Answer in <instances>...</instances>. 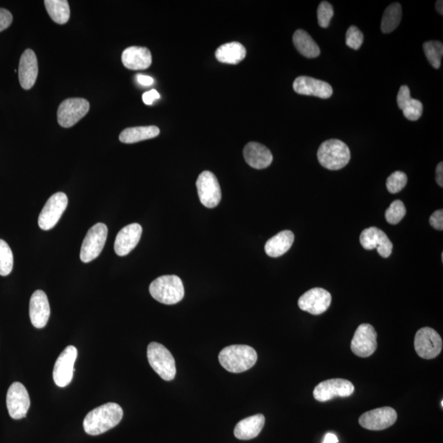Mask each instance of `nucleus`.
Here are the masks:
<instances>
[{
  "label": "nucleus",
  "mask_w": 443,
  "mask_h": 443,
  "mask_svg": "<svg viewBox=\"0 0 443 443\" xmlns=\"http://www.w3.org/2000/svg\"><path fill=\"white\" fill-rule=\"evenodd\" d=\"M149 293L158 302L175 305L185 294L181 278L176 275H164L156 278L149 288Z\"/></svg>",
  "instance_id": "3"
},
{
  "label": "nucleus",
  "mask_w": 443,
  "mask_h": 443,
  "mask_svg": "<svg viewBox=\"0 0 443 443\" xmlns=\"http://www.w3.org/2000/svg\"><path fill=\"white\" fill-rule=\"evenodd\" d=\"M415 349L425 360L435 359L442 350V340L435 330L429 327L420 328L415 337Z\"/></svg>",
  "instance_id": "8"
},
{
  "label": "nucleus",
  "mask_w": 443,
  "mask_h": 443,
  "mask_svg": "<svg viewBox=\"0 0 443 443\" xmlns=\"http://www.w3.org/2000/svg\"><path fill=\"white\" fill-rule=\"evenodd\" d=\"M122 62L130 70H145L151 65V53L146 47H129L122 54Z\"/></svg>",
  "instance_id": "23"
},
{
  "label": "nucleus",
  "mask_w": 443,
  "mask_h": 443,
  "mask_svg": "<svg viewBox=\"0 0 443 443\" xmlns=\"http://www.w3.org/2000/svg\"><path fill=\"white\" fill-rule=\"evenodd\" d=\"M68 204L66 194L58 192L49 199L38 218L39 227L42 230H51L61 220Z\"/></svg>",
  "instance_id": "7"
},
{
  "label": "nucleus",
  "mask_w": 443,
  "mask_h": 443,
  "mask_svg": "<svg viewBox=\"0 0 443 443\" xmlns=\"http://www.w3.org/2000/svg\"><path fill=\"white\" fill-rule=\"evenodd\" d=\"M402 16L400 4L394 3L388 6L382 15L381 30L383 33H391L397 29L401 23Z\"/></svg>",
  "instance_id": "30"
},
{
  "label": "nucleus",
  "mask_w": 443,
  "mask_h": 443,
  "mask_svg": "<svg viewBox=\"0 0 443 443\" xmlns=\"http://www.w3.org/2000/svg\"><path fill=\"white\" fill-rule=\"evenodd\" d=\"M397 413L392 407L378 408L364 413L359 419L361 427L368 430L380 431L395 424Z\"/></svg>",
  "instance_id": "15"
},
{
  "label": "nucleus",
  "mask_w": 443,
  "mask_h": 443,
  "mask_svg": "<svg viewBox=\"0 0 443 443\" xmlns=\"http://www.w3.org/2000/svg\"><path fill=\"white\" fill-rule=\"evenodd\" d=\"M142 234V227L139 223H132L124 227L118 233L114 242V251L119 256H125L137 246Z\"/></svg>",
  "instance_id": "20"
},
{
  "label": "nucleus",
  "mask_w": 443,
  "mask_h": 443,
  "mask_svg": "<svg viewBox=\"0 0 443 443\" xmlns=\"http://www.w3.org/2000/svg\"><path fill=\"white\" fill-rule=\"evenodd\" d=\"M6 403L8 414L13 420L23 419L31 406L27 388L21 382H13L8 388Z\"/></svg>",
  "instance_id": "12"
},
{
  "label": "nucleus",
  "mask_w": 443,
  "mask_h": 443,
  "mask_svg": "<svg viewBox=\"0 0 443 443\" xmlns=\"http://www.w3.org/2000/svg\"><path fill=\"white\" fill-rule=\"evenodd\" d=\"M77 358V349L73 346L67 347L59 355L53 372L54 381L58 387H65L70 385Z\"/></svg>",
  "instance_id": "11"
},
{
  "label": "nucleus",
  "mask_w": 443,
  "mask_h": 443,
  "mask_svg": "<svg viewBox=\"0 0 443 443\" xmlns=\"http://www.w3.org/2000/svg\"><path fill=\"white\" fill-rule=\"evenodd\" d=\"M246 162L256 169H265L271 166L273 154L270 149L262 144L250 142L243 149Z\"/></svg>",
  "instance_id": "22"
},
{
  "label": "nucleus",
  "mask_w": 443,
  "mask_h": 443,
  "mask_svg": "<svg viewBox=\"0 0 443 443\" xmlns=\"http://www.w3.org/2000/svg\"><path fill=\"white\" fill-rule=\"evenodd\" d=\"M89 111V103L82 98H70L61 103L58 109V122L63 127H72Z\"/></svg>",
  "instance_id": "9"
},
{
  "label": "nucleus",
  "mask_w": 443,
  "mask_h": 443,
  "mask_svg": "<svg viewBox=\"0 0 443 443\" xmlns=\"http://www.w3.org/2000/svg\"><path fill=\"white\" fill-rule=\"evenodd\" d=\"M293 44L304 57L315 58L320 56V49L313 38L304 30H297L293 35Z\"/></svg>",
  "instance_id": "27"
},
{
  "label": "nucleus",
  "mask_w": 443,
  "mask_h": 443,
  "mask_svg": "<svg viewBox=\"0 0 443 443\" xmlns=\"http://www.w3.org/2000/svg\"><path fill=\"white\" fill-rule=\"evenodd\" d=\"M363 42H364V35L359 28L356 26L348 28L346 34V44L348 47L358 51L361 47Z\"/></svg>",
  "instance_id": "36"
},
{
  "label": "nucleus",
  "mask_w": 443,
  "mask_h": 443,
  "mask_svg": "<svg viewBox=\"0 0 443 443\" xmlns=\"http://www.w3.org/2000/svg\"><path fill=\"white\" fill-rule=\"evenodd\" d=\"M159 128L156 126L129 127L119 135V140L125 144H134L157 137Z\"/></svg>",
  "instance_id": "28"
},
{
  "label": "nucleus",
  "mask_w": 443,
  "mask_h": 443,
  "mask_svg": "<svg viewBox=\"0 0 443 443\" xmlns=\"http://www.w3.org/2000/svg\"><path fill=\"white\" fill-rule=\"evenodd\" d=\"M294 240L295 236L292 232L282 231L266 242V252L268 256L273 258L282 256L290 250Z\"/></svg>",
  "instance_id": "25"
},
{
  "label": "nucleus",
  "mask_w": 443,
  "mask_h": 443,
  "mask_svg": "<svg viewBox=\"0 0 443 443\" xmlns=\"http://www.w3.org/2000/svg\"><path fill=\"white\" fill-rule=\"evenodd\" d=\"M29 313L35 327L43 328L46 326L51 316V306L44 292L37 290L33 293L30 300Z\"/></svg>",
  "instance_id": "19"
},
{
  "label": "nucleus",
  "mask_w": 443,
  "mask_h": 443,
  "mask_svg": "<svg viewBox=\"0 0 443 443\" xmlns=\"http://www.w3.org/2000/svg\"><path fill=\"white\" fill-rule=\"evenodd\" d=\"M411 91L407 86H401L397 94V104L400 109L405 108L406 104L411 99Z\"/></svg>",
  "instance_id": "38"
},
{
  "label": "nucleus",
  "mask_w": 443,
  "mask_h": 443,
  "mask_svg": "<svg viewBox=\"0 0 443 443\" xmlns=\"http://www.w3.org/2000/svg\"><path fill=\"white\" fill-rule=\"evenodd\" d=\"M159 98H161V94L156 89H151V91L144 93L142 96L143 101L147 106H151L153 102Z\"/></svg>",
  "instance_id": "41"
},
{
  "label": "nucleus",
  "mask_w": 443,
  "mask_h": 443,
  "mask_svg": "<svg viewBox=\"0 0 443 443\" xmlns=\"http://www.w3.org/2000/svg\"><path fill=\"white\" fill-rule=\"evenodd\" d=\"M199 198L206 208H216L220 203L222 192L220 183L215 174L205 171L200 174L196 182Z\"/></svg>",
  "instance_id": "10"
},
{
  "label": "nucleus",
  "mask_w": 443,
  "mask_h": 443,
  "mask_svg": "<svg viewBox=\"0 0 443 443\" xmlns=\"http://www.w3.org/2000/svg\"><path fill=\"white\" fill-rule=\"evenodd\" d=\"M377 332L369 323H363L357 327L351 341V351L357 356L366 358L372 356L377 349Z\"/></svg>",
  "instance_id": "14"
},
{
  "label": "nucleus",
  "mask_w": 443,
  "mask_h": 443,
  "mask_svg": "<svg viewBox=\"0 0 443 443\" xmlns=\"http://www.w3.org/2000/svg\"><path fill=\"white\" fill-rule=\"evenodd\" d=\"M218 360L228 372L239 373L251 369L256 365L258 355L251 347L233 345L224 348L218 356Z\"/></svg>",
  "instance_id": "2"
},
{
  "label": "nucleus",
  "mask_w": 443,
  "mask_h": 443,
  "mask_svg": "<svg viewBox=\"0 0 443 443\" xmlns=\"http://www.w3.org/2000/svg\"><path fill=\"white\" fill-rule=\"evenodd\" d=\"M108 237V227L102 223H96L88 231L82 242L80 258L83 263L92 262L101 255Z\"/></svg>",
  "instance_id": "6"
},
{
  "label": "nucleus",
  "mask_w": 443,
  "mask_h": 443,
  "mask_svg": "<svg viewBox=\"0 0 443 443\" xmlns=\"http://www.w3.org/2000/svg\"><path fill=\"white\" fill-rule=\"evenodd\" d=\"M147 358L152 369L163 380L171 381L176 376L175 360L166 347L158 342L149 343L147 347Z\"/></svg>",
  "instance_id": "5"
},
{
  "label": "nucleus",
  "mask_w": 443,
  "mask_h": 443,
  "mask_svg": "<svg viewBox=\"0 0 443 443\" xmlns=\"http://www.w3.org/2000/svg\"><path fill=\"white\" fill-rule=\"evenodd\" d=\"M406 213V208L404 203L399 200L394 201L386 211V220L388 223L395 225V224L399 223L402 220Z\"/></svg>",
  "instance_id": "33"
},
{
  "label": "nucleus",
  "mask_w": 443,
  "mask_h": 443,
  "mask_svg": "<svg viewBox=\"0 0 443 443\" xmlns=\"http://www.w3.org/2000/svg\"><path fill=\"white\" fill-rule=\"evenodd\" d=\"M430 225L437 229V230H443V211L439 210L435 211L430 216Z\"/></svg>",
  "instance_id": "40"
},
{
  "label": "nucleus",
  "mask_w": 443,
  "mask_h": 443,
  "mask_svg": "<svg viewBox=\"0 0 443 443\" xmlns=\"http://www.w3.org/2000/svg\"><path fill=\"white\" fill-rule=\"evenodd\" d=\"M247 56V49L241 43L231 42L223 44L216 52L218 61L227 64H237Z\"/></svg>",
  "instance_id": "26"
},
{
  "label": "nucleus",
  "mask_w": 443,
  "mask_h": 443,
  "mask_svg": "<svg viewBox=\"0 0 443 443\" xmlns=\"http://www.w3.org/2000/svg\"><path fill=\"white\" fill-rule=\"evenodd\" d=\"M137 76L138 82L142 85V86L149 87L154 83V79L151 77L142 74H138Z\"/></svg>",
  "instance_id": "42"
},
{
  "label": "nucleus",
  "mask_w": 443,
  "mask_h": 443,
  "mask_svg": "<svg viewBox=\"0 0 443 443\" xmlns=\"http://www.w3.org/2000/svg\"><path fill=\"white\" fill-rule=\"evenodd\" d=\"M13 268V255L8 243L0 239V275L8 276Z\"/></svg>",
  "instance_id": "32"
},
{
  "label": "nucleus",
  "mask_w": 443,
  "mask_h": 443,
  "mask_svg": "<svg viewBox=\"0 0 443 443\" xmlns=\"http://www.w3.org/2000/svg\"><path fill=\"white\" fill-rule=\"evenodd\" d=\"M13 15L7 9L0 8V32L11 26Z\"/></svg>",
  "instance_id": "39"
},
{
  "label": "nucleus",
  "mask_w": 443,
  "mask_h": 443,
  "mask_svg": "<svg viewBox=\"0 0 443 443\" xmlns=\"http://www.w3.org/2000/svg\"><path fill=\"white\" fill-rule=\"evenodd\" d=\"M424 51L428 61L435 69L441 67V61L443 56V44L440 42L431 41L424 44Z\"/></svg>",
  "instance_id": "31"
},
{
  "label": "nucleus",
  "mask_w": 443,
  "mask_h": 443,
  "mask_svg": "<svg viewBox=\"0 0 443 443\" xmlns=\"http://www.w3.org/2000/svg\"><path fill=\"white\" fill-rule=\"evenodd\" d=\"M266 418L261 414L246 418L238 423L234 430V435L240 440L255 439L263 430Z\"/></svg>",
  "instance_id": "24"
},
{
  "label": "nucleus",
  "mask_w": 443,
  "mask_h": 443,
  "mask_svg": "<svg viewBox=\"0 0 443 443\" xmlns=\"http://www.w3.org/2000/svg\"><path fill=\"white\" fill-rule=\"evenodd\" d=\"M436 180L437 184L442 187H443V163L441 162L437 164L436 168Z\"/></svg>",
  "instance_id": "43"
},
{
  "label": "nucleus",
  "mask_w": 443,
  "mask_h": 443,
  "mask_svg": "<svg viewBox=\"0 0 443 443\" xmlns=\"http://www.w3.org/2000/svg\"><path fill=\"white\" fill-rule=\"evenodd\" d=\"M44 6L54 23L65 24L70 18V7L67 0H46Z\"/></svg>",
  "instance_id": "29"
},
{
  "label": "nucleus",
  "mask_w": 443,
  "mask_h": 443,
  "mask_svg": "<svg viewBox=\"0 0 443 443\" xmlns=\"http://www.w3.org/2000/svg\"><path fill=\"white\" fill-rule=\"evenodd\" d=\"M354 392L355 387L351 382L342 378H332L318 385L313 390V397L318 401L325 402L337 397H350Z\"/></svg>",
  "instance_id": "13"
},
{
  "label": "nucleus",
  "mask_w": 443,
  "mask_h": 443,
  "mask_svg": "<svg viewBox=\"0 0 443 443\" xmlns=\"http://www.w3.org/2000/svg\"><path fill=\"white\" fill-rule=\"evenodd\" d=\"M408 178L405 173L397 171L387 179V191L392 194L400 192L406 186Z\"/></svg>",
  "instance_id": "34"
},
{
  "label": "nucleus",
  "mask_w": 443,
  "mask_h": 443,
  "mask_svg": "<svg viewBox=\"0 0 443 443\" xmlns=\"http://www.w3.org/2000/svg\"><path fill=\"white\" fill-rule=\"evenodd\" d=\"M360 242L366 250L377 249L378 255L388 258L392 252L393 245L386 233L376 227L365 229L361 234Z\"/></svg>",
  "instance_id": "17"
},
{
  "label": "nucleus",
  "mask_w": 443,
  "mask_h": 443,
  "mask_svg": "<svg viewBox=\"0 0 443 443\" xmlns=\"http://www.w3.org/2000/svg\"><path fill=\"white\" fill-rule=\"evenodd\" d=\"M38 76V62L36 54L32 49H27L20 58L18 77L20 84L24 89L34 87Z\"/></svg>",
  "instance_id": "21"
},
{
  "label": "nucleus",
  "mask_w": 443,
  "mask_h": 443,
  "mask_svg": "<svg viewBox=\"0 0 443 443\" xmlns=\"http://www.w3.org/2000/svg\"><path fill=\"white\" fill-rule=\"evenodd\" d=\"M443 2L442 1V0H439V1H437L436 3V8L437 10V12H439L441 15L443 14Z\"/></svg>",
  "instance_id": "45"
},
{
  "label": "nucleus",
  "mask_w": 443,
  "mask_h": 443,
  "mask_svg": "<svg viewBox=\"0 0 443 443\" xmlns=\"http://www.w3.org/2000/svg\"><path fill=\"white\" fill-rule=\"evenodd\" d=\"M403 114L410 121H417L423 113V104L418 99H411L402 109Z\"/></svg>",
  "instance_id": "37"
},
{
  "label": "nucleus",
  "mask_w": 443,
  "mask_h": 443,
  "mask_svg": "<svg viewBox=\"0 0 443 443\" xmlns=\"http://www.w3.org/2000/svg\"><path fill=\"white\" fill-rule=\"evenodd\" d=\"M338 439L337 437L335 434H332V432H327V434L325 437V439H323V443H337Z\"/></svg>",
  "instance_id": "44"
},
{
  "label": "nucleus",
  "mask_w": 443,
  "mask_h": 443,
  "mask_svg": "<svg viewBox=\"0 0 443 443\" xmlns=\"http://www.w3.org/2000/svg\"><path fill=\"white\" fill-rule=\"evenodd\" d=\"M123 417L122 407L117 403L109 402L89 411L85 418L83 427L89 435L104 434L116 427Z\"/></svg>",
  "instance_id": "1"
},
{
  "label": "nucleus",
  "mask_w": 443,
  "mask_h": 443,
  "mask_svg": "<svg viewBox=\"0 0 443 443\" xmlns=\"http://www.w3.org/2000/svg\"><path fill=\"white\" fill-rule=\"evenodd\" d=\"M318 162L328 170H340L350 162V149L337 139L323 142L318 149Z\"/></svg>",
  "instance_id": "4"
},
{
  "label": "nucleus",
  "mask_w": 443,
  "mask_h": 443,
  "mask_svg": "<svg viewBox=\"0 0 443 443\" xmlns=\"http://www.w3.org/2000/svg\"><path fill=\"white\" fill-rule=\"evenodd\" d=\"M293 89L302 96L328 99L332 96V87L326 82L311 77H298L293 82Z\"/></svg>",
  "instance_id": "18"
},
{
  "label": "nucleus",
  "mask_w": 443,
  "mask_h": 443,
  "mask_svg": "<svg viewBox=\"0 0 443 443\" xmlns=\"http://www.w3.org/2000/svg\"><path fill=\"white\" fill-rule=\"evenodd\" d=\"M332 296L330 292L320 287L312 288L299 299L298 306L301 310L313 316L322 315L330 308Z\"/></svg>",
  "instance_id": "16"
},
{
  "label": "nucleus",
  "mask_w": 443,
  "mask_h": 443,
  "mask_svg": "<svg viewBox=\"0 0 443 443\" xmlns=\"http://www.w3.org/2000/svg\"><path fill=\"white\" fill-rule=\"evenodd\" d=\"M333 14H335V11H333L332 4L327 1L321 2L320 4L318 5L317 11L318 25H320L322 28L330 27Z\"/></svg>",
  "instance_id": "35"
}]
</instances>
